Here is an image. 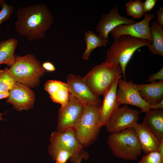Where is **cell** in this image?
I'll list each match as a JSON object with an SVG mask.
<instances>
[{
    "instance_id": "cell-1",
    "label": "cell",
    "mask_w": 163,
    "mask_h": 163,
    "mask_svg": "<svg viewBox=\"0 0 163 163\" xmlns=\"http://www.w3.org/2000/svg\"><path fill=\"white\" fill-rule=\"evenodd\" d=\"M17 14L16 30L30 42L44 38L54 21L50 11L44 4L22 7L18 9Z\"/></svg>"
},
{
    "instance_id": "cell-2",
    "label": "cell",
    "mask_w": 163,
    "mask_h": 163,
    "mask_svg": "<svg viewBox=\"0 0 163 163\" xmlns=\"http://www.w3.org/2000/svg\"><path fill=\"white\" fill-rule=\"evenodd\" d=\"M107 50L105 62L118 64L122 69L123 79L125 80V72L127 64L136 51L143 46H148L150 41L128 35L115 37Z\"/></svg>"
},
{
    "instance_id": "cell-3",
    "label": "cell",
    "mask_w": 163,
    "mask_h": 163,
    "mask_svg": "<svg viewBox=\"0 0 163 163\" xmlns=\"http://www.w3.org/2000/svg\"><path fill=\"white\" fill-rule=\"evenodd\" d=\"M8 71L17 82L32 88L39 85L45 72L40 62L31 53L17 56Z\"/></svg>"
},
{
    "instance_id": "cell-4",
    "label": "cell",
    "mask_w": 163,
    "mask_h": 163,
    "mask_svg": "<svg viewBox=\"0 0 163 163\" xmlns=\"http://www.w3.org/2000/svg\"><path fill=\"white\" fill-rule=\"evenodd\" d=\"M109 147L117 158L127 160H136L142 150L136 132L129 128L110 133L107 139Z\"/></svg>"
},
{
    "instance_id": "cell-5",
    "label": "cell",
    "mask_w": 163,
    "mask_h": 163,
    "mask_svg": "<svg viewBox=\"0 0 163 163\" xmlns=\"http://www.w3.org/2000/svg\"><path fill=\"white\" fill-rule=\"evenodd\" d=\"M121 74L118 64L105 62L94 67L83 78L91 92L99 97L103 95Z\"/></svg>"
},
{
    "instance_id": "cell-6",
    "label": "cell",
    "mask_w": 163,
    "mask_h": 163,
    "mask_svg": "<svg viewBox=\"0 0 163 163\" xmlns=\"http://www.w3.org/2000/svg\"><path fill=\"white\" fill-rule=\"evenodd\" d=\"M101 105H84L82 114L74 128L76 137L84 147H87L97 139L101 128L97 127Z\"/></svg>"
},
{
    "instance_id": "cell-7",
    "label": "cell",
    "mask_w": 163,
    "mask_h": 163,
    "mask_svg": "<svg viewBox=\"0 0 163 163\" xmlns=\"http://www.w3.org/2000/svg\"><path fill=\"white\" fill-rule=\"evenodd\" d=\"M48 152L52 159L59 149H65L71 151L75 160L84 151V147L77 139L74 128H70L62 132L54 131L50 139Z\"/></svg>"
},
{
    "instance_id": "cell-8",
    "label": "cell",
    "mask_w": 163,
    "mask_h": 163,
    "mask_svg": "<svg viewBox=\"0 0 163 163\" xmlns=\"http://www.w3.org/2000/svg\"><path fill=\"white\" fill-rule=\"evenodd\" d=\"M84 105L69 94L66 104L61 107L58 111L57 131L62 132L70 128H74L79 120Z\"/></svg>"
},
{
    "instance_id": "cell-9",
    "label": "cell",
    "mask_w": 163,
    "mask_h": 163,
    "mask_svg": "<svg viewBox=\"0 0 163 163\" xmlns=\"http://www.w3.org/2000/svg\"><path fill=\"white\" fill-rule=\"evenodd\" d=\"M140 111L127 105L119 107L105 125L106 130L112 133L129 128H133L137 123Z\"/></svg>"
},
{
    "instance_id": "cell-10",
    "label": "cell",
    "mask_w": 163,
    "mask_h": 163,
    "mask_svg": "<svg viewBox=\"0 0 163 163\" xmlns=\"http://www.w3.org/2000/svg\"><path fill=\"white\" fill-rule=\"evenodd\" d=\"M117 97L121 104H129L138 107L140 112H146L150 110L151 105L141 96L136 84L130 80L128 81L120 78L118 82Z\"/></svg>"
},
{
    "instance_id": "cell-11",
    "label": "cell",
    "mask_w": 163,
    "mask_h": 163,
    "mask_svg": "<svg viewBox=\"0 0 163 163\" xmlns=\"http://www.w3.org/2000/svg\"><path fill=\"white\" fill-rule=\"evenodd\" d=\"M66 84L69 93L85 104L101 105L102 102L99 97L91 91L83 77L80 75L69 74L67 78Z\"/></svg>"
},
{
    "instance_id": "cell-12",
    "label": "cell",
    "mask_w": 163,
    "mask_h": 163,
    "mask_svg": "<svg viewBox=\"0 0 163 163\" xmlns=\"http://www.w3.org/2000/svg\"><path fill=\"white\" fill-rule=\"evenodd\" d=\"M144 16L143 19L139 22L117 26L110 32L112 37L114 38L123 35H128L146 39L152 42V37L149 32V23L155 16L152 13H146Z\"/></svg>"
},
{
    "instance_id": "cell-13",
    "label": "cell",
    "mask_w": 163,
    "mask_h": 163,
    "mask_svg": "<svg viewBox=\"0 0 163 163\" xmlns=\"http://www.w3.org/2000/svg\"><path fill=\"white\" fill-rule=\"evenodd\" d=\"M133 19H129L120 15L118 8L114 6L107 14H103L97 23L96 30L103 39L108 40L109 33L117 26L123 24L136 23Z\"/></svg>"
},
{
    "instance_id": "cell-14",
    "label": "cell",
    "mask_w": 163,
    "mask_h": 163,
    "mask_svg": "<svg viewBox=\"0 0 163 163\" xmlns=\"http://www.w3.org/2000/svg\"><path fill=\"white\" fill-rule=\"evenodd\" d=\"M9 91V95L6 102L12 104L16 110H27L33 107L35 95L30 88L16 82L14 88Z\"/></svg>"
},
{
    "instance_id": "cell-15",
    "label": "cell",
    "mask_w": 163,
    "mask_h": 163,
    "mask_svg": "<svg viewBox=\"0 0 163 163\" xmlns=\"http://www.w3.org/2000/svg\"><path fill=\"white\" fill-rule=\"evenodd\" d=\"M121 75L117 77L110 87L103 94L104 98L101 105L99 120L97 127L105 126L110 118L120 104L117 97V90L119 80Z\"/></svg>"
},
{
    "instance_id": "cell-16",
    "label": "cell",
    "mask_w": 163,
    "mask_h": 163,
    "mask_svg": "<svg viewBox=\"0 0 163 163\" xmlns=\"http://www.w3.org/2000/svg\"><path fill=\"white\" fill-rule=\"evenodd\" d=\"M136 85L141 96L148 104H155L163 100V81Z\"/></svg>"
},
{
    "instance_id": "cell-17",
    "label": "cell",
    "mask_w": 163,
    "mask_h": 163,
    "mask_svg": "<svg viewBox=\"0 0 163 163\" xmlns=\"http://www.w3.org/2000/svg\"><path fill=\"white\" fill-rule=\"evenodd\" d=\"M142 151L146 154L157 151L159 140L142 123H137L133 127Z\"/></svg>"
},
{
    "instance_id": "cell-18",
    "label": "cell",
    "mask_w": 163,
    "mask_h": 163,
    "mask_svg": "<svg viewBox=\"0 0 163 163\" xmlns=\"http://www.w3.org/2000/svg\"><path fill=\"white\" fill-rule=\"evenodd\" d=\"M142 123L159 140L163 138V110H151L146 112Z\"/></svg>"
},
{
    "instance_id": "cell-19",
    "label": "cell",
    "mask_w": 163,
    "mask_h": 163,
    "mask_svg": "<svg viewBox=\"0 0 163 163\" xmlns=\"http://www.w3.org/2000/svg\"><path fill=\"white\" fill-rule=\"evenodd\" d=\"M18 44V40L14 38L0 42V65L5 64L10 67L13 64L17 56L15 51Z\"/></svg>"
},
{
    "instance_id": "cell-20",
    "label": "cell",
    "mask_w": 163,
    "mask_h": 163,
    "mask_svg": "<svg viewBox=\"0 0 163 163\" xmlns=\"http://www.w3.org/2000/svg\"><path fill=\"white\" fill-rule=\"evenodd\" d=\"M149 32L152 37L151 43L147 46L151 53L163 56V30L162 27L156 22H153L149 26Z\"/></svg>"
},
{
    "instance_id": "cell-21",
    "label": "cell",
    "mask_w": 163,
    "mask_h": 163,
    "mask_svg": "<svg viewBox=\"0 0 163 163\" xmlns=\"http://www.w3.org/2000/svg\"><path fill=\"white\" fill-rule=\"evenodd\" d=\"M85 39L86 47L83 56L84 60H87L93 50L97 47L105 46L108 40L102 38L99 34L88 30L85 34Z\"/></svg>"
},
{
    "instance_id": "cell-22",
    "label": "cell",
    "mask_w": 163,
    "mask_h": 163,
    "mask_svg": "<svg viewBox=\"0 0 163 163\" xmlns=\"http://www.w3.org/2000/svg\"><path fill=\"white\" fill-rule=\"evenodd\" d=\"M126 6L127 14L134 18H141L146 13L142 0H130L126 4Z\"/></svg>"
},
{
    "instance_id": "cell-23",
    "label": "cell",
    "mask_w": 163,
    "mask_h": 163,
    "mask_svg": "<svg viewBox=\"0 0 163 163\" xmlns=\"http://www.w3.org/2000/svg\"><path fill=\"white\" fill-rule=\"evenodd\" d=\"M17 82L9 73L8 69L0 70V93L9 91L14 87Z\"/></svg>"
},
{
    "instance_id": "cell-24",
    "label": "cell",
    "mask_w": 163,
    "mask_h": 163,
    "mask_svg": "<svg viewBox=\"0 0 163 163\" xmlns=\"http://www.w3.org/2000/svg\"><path fill=\"white\" fill-rule=\"evenodd\" d=\"M69 94L66 83L62 87L50 95V97L53 101L60 104L62 107L65 106L68 102Z\"/></svg>"
},
{
    "instance_id": "cell-25",
    "label": "cell",
    "mask_w": 163,
    "mask_h": 163,
    "mask_svg": "<svg viewBox=\"0 0 163 163\" xmlns=\"http://www.w3.org/2000/svg\"><path fill=\"white\" fill-rule=\"evenodd\" d=\"M53 160L55 161L56 163H66L68 160L73 163L76 160L72 152L65 149H60L58 150Z\"/></svg>"
},
{
    "instance_id": "cell-26",
    "label": "cell",
    "mask_w": 163,
    "mask_h": 163,
    "mask_svg": "<svg viewBox=\"0 0 163 163\" xmlns=\"http://www.w3.org/2000/svg\"><path fill=\"white\" fill-rule=\"evenodd\" d=\"M139 163H163V156L157 151L144 155Z\"/></svg>"
},
{
    "instance_id": "cell-27",
    "label": "cell",
    "mask_w": 163,
    "mask_h": 163,
    "mask_svg": "<svg viewBox=\"0 0 163 163\" xmlns=\"http://www.w3.org/2000/svg\"><path fill=\"white\" fill-rule=\"evenodd\" d=\"M66 84L60 81L50 80L45 84V90L50 95L64 86Z\"/></svg>"
},
{
    "instance_id": "cell-28",
    "label": "cell",
    "mask_w": 163,
    "mask_h": 163,
    "mask_svg": "<svg viewBox=\"0 0 163 163\" xmlns=\"http://www.w3.org/2000/svg\"><path fill=\"white\" fill-rule=\"evenodd\" d=\"M0 11V26L4 21L8 20L13 10V7L4 2L2 5Z\"/></svg>"
},
{
    "instance_id": "cell-29",
    "label": "cell",
    "mask_w": 163,
    "mask_h": 163,
    "mask_svg": "<svg viewBox=\"0 0 163 163\" xmlns=\"http://www.w3.org/2000/svg\"><path fill=\"white\" fill-rule=\"evenodd\" d=\"M156 80L163 81V68L157 72L149 75L147 81L148 82H155Z\"/></svg>"
},
{
    "instance_id": "cell-30",
    "label": "cell",
    "mask_w": 163,
    "mask_h": 163,
    "mask_svg": "<svg viewBox=\"0 0 163 163\" xmlns=\"http://www.w3.org/2000/svg\"><path fill=\"white\" fill-rule=\"evenodd\" d=\"M157 0H146L143 2L144 10L145 13L150 11L155 6Z\"/></svg>"
},
{
    "instance_id": "cell-31",
    "label": "cell",
    "mask_w": 163,
    "mask_h": 163,
    "mask_svg": "<svg viewBox=\"0 0 163 163\" xmlns=\"http://www.w3.org/2000/svg\"><path fill=\"white\" fill-rule=\"evenodd\" d=\"M156 14L157 16V19L156 22L161 26L163 27V8L161 7L156 12Z\"/></svg>"
},
{
    "instance_id": "cell-32",
    "label": "cell",
    "mask_w": 163,
    "mask_h": 163,
    "mask_svg": "<svg viewBox=\"0 0 163 163\" xmlns=\"http://www.w3.org/2000/svg\"><path fill=\"white\" fill-rule=\"evenodd\" d=\"M42 66L44 70L48 72H52L56 70L54 65L51 62L47 61L43 62Z\"/></svg>"
},
{
    "instance_id": "cell-33",
    "label": "cell",
    "mask_w": 163,
    "mask_h": 163,
    "mask_svg": "<svg viewBox=\"0 0 163 163\" xmlns=\"http://www.w3.org/2000/svg\"><path fill=\"white\" fill-rule=\"evenodd\" d=\"M89 155L87 152L84 151L81 153L79 157L72 163H81L82 160L83 159H87Z\"/></svg>"
},
{
    "instance_id": "cell-34",
    "label": "cell",
    "mask_w": 163,
    "mask_h": 163,
    "mask_svg": "<svg viewBox=\"0 0 163 163\" xmlns=\"http://www.w3.org/2000/svg\"><path fill=\"white\" fill-rule=\"evenodd\" d=\"M158 109H163V100L156 104L151 105L150 109L156 110Z\"/></svg>"
},
{
    "instance_id": "cell-35",
    "label": "cell",
    "mask_w": 163,
    "mask_h": 163,
    "mask_svg": "<svg viewBox=\"0 0 163 163\" xmlns=\"http://www.w3.org/2000/svg\"><path fill=\"white\" fill-rule=\"evenodd\" d=\"M157 151L163 156V138L159 140V144Z\"/></svg>"
},
{
    "instance_id": "cell-36",
    "label": "cell",
    "mask_w": 163,
    "mask_h": 163,
    "mask_svg": "<svg viewBox=\"0 0 163 163\" xmlns=\"http://www.w3.org/2000/svg\"><path fill=\"white\" fill-rule=\"evenodd\" d=\"M9 95V91H6L0 93V99L8 98Z\"/></svg>"
},
{
    "instance_id": "cell-37",
    "label": "cell",
    "mask_w": 163,
    "mask_h": 163,
    "mask_svg": "<svg viewBox=\"0 0 163 163\" xmlns=\"http://www.w3.org/2000/svg\"><path fill=\"white\" fill-rule=\"evenodd\" d=\"M4 2H5L4 0H0V6H1Z\"/></svg>"
},
{
    "instance_id": "cell-38",
    "label": "cell",
    "mask_w": 163,
    "mask_h": 163,
    "mask_svg": "<svg viewBox=\"0 0 163 163\" xmlns=\"http://www.w3.org/2000/svg\"><path fill=\"white\" fill-rule=\"evenodd\" d=\"M3 114V113H0V121L1 120H4V119L2 117V116Z\"/></svg>"
}]
</instances>
